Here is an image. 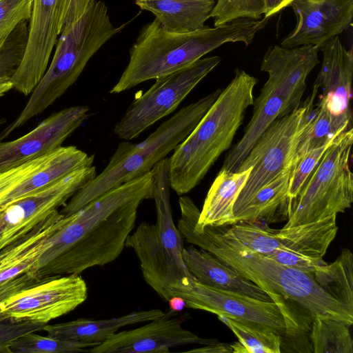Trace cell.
<instances>
[{"label": "cell", "instance_id": "obj_11", "mask_svg": "<svg viewBox=\"0 0 353 353\" xmlns=\"http://www.w3.org/2000/svg\"><path fill=\"white\" fill-rule=\"evenodd\" d=\"M170 299H181L190 308L212 312L230 319L272 330L282 337L285 323L279 307L274 301H265L245 295L213 288L199 282L192 275L168 288Z\"/></svg>", "mask_w": 353, "mask_h": 353}, {"label": "cell", "instance_id": "obj_1", "mask_svg": "<svg viewBox=\"0 0 353 353\" xmlns=\"http://www.w3.org/2000/svg\"><path fill=\"white\" fill-rule=\"evenodd\" d=\"M152 191L150 170L63 216L49 236L50 246L39 259L32 275L41 279L80 274L114 261L134 228L139 206L143 200L152 199Z\"/></svg>", "mask_w": 353, "mask_h": 353}, {"label": "cell", "instance_id": "obj_37", "mask_svg": "<svg viewBox=\"0 0 353 353\" xmlns=\"http://www.w3.org/2000/svg\"><path fill=\"white\" fill-rule=\"evenodd\" d=\"M29 21L21 23L0 51V77H11L22 60L28 39Z\"/></svg>", "mask_w": 353, "mask_h": 353}, {"label": "cell", "instance_id": "obj_34", "mask_svg": "<svg viewBox=\"0 0 353 353\" xmlns=\"http://www.w3.org/2000/svg\"><path fill=\"white\" fill-rule=\"evenodd\" d=\"M99 343L43 336L34 332L25 334L14 339L10 345L11 353H77Z\"/></svg>", "mask_w": 353, "mask_h": 353}, {"label": "cell", "instance_id": "obj_24", "mask_svg": "<svg viewBox=\"0 0 353 353\" xmlns=\"http://www.w3.org/2000/svg\"><path fill=\"white\" fill-rule=\"evenodd\" d=\"M141 10L152 12L161 27L175 33L202 28L210 18L215 0H134Z\"/></svg>", "mask_w": 353, "mask_h": 353}, {"label": "cell", "instance_id": "obj_6", "mask_svg": "<svg viewBox=\"0 0 353 353\" xmlns=\"http://www.w3.org/2000/svg\"><path fill=\"white\" fill-rule=\"evenodd\" d=\"M221 91L218 88L183 107L142 142L121 143L104 170L77 191L60 212L69 216L108 190L150 172L186 139Z\"/></svg>", "mask_w": 353, "mask_h": 353}, {"label": "cell", "instance_id": "obj_45", "mask_svg": "<svg viewBox=\"0 0 353 353\" xmlns=\"http://www.w3.org/2000/svg\"><path fill=\"white\" fill-rule=\"evenodd\" d=\"M12 88L11 77H0V97L5 95Z\"/></svg>", "mask_w": 353, "mask_h": 353}, {"label": "cell", "instance_id": "obj_42", "mask_svg": "<svg viewBox=\"0 0 353 353\" xmlns=\"http://www.w3.org/2000/svg\"><path fill=\"white\" fill-rule=\"evenodd\" d=\"M92 0H66L63 26L79 19Z\"/></svg>", "mask_w": 353, "mask_h": 353}, {"label": "cell", "instance_id": "obj_20", "mask_svg": "<svg viewBox=\"0 0 353 353\" xmlns=\"http://www.w3.org/2000/svg\"><path fill=\"white\" fill-rule=\"evenodd\" d=\"M323 60L314 86L322 91L319 103L333 115L352 118V49L347 50L338 36L319 47Z\"/></svg>", "mask_w": 353, "mask_h": 353}, {"label": "cell", "instance_id": "obj_18", "mask_svg": "<svg viewBox=\"0 0 353 353\" xmlns=\"http://www.w3.org/2000/svg\"><path fill=\"white\" fill-rule=\"evenodd\" d=\"M338 231L336 215L277 230L281 248L266 257L283 265L313 274Z\"/></svg>", "mask_w": 353, "mask_h": 353}, {"label": "cell", "instance_id": "obj_21", "mask_svg": "<svg viewBox=\"0 0 353 353\" xmlns=\"http://www.w3.org/2000/svg\"><path fill=\"white\" fill-rule=\"evenodd\" d=\"M182 257L190 274L203 285L261 301H272L265 290L205 250L192 245L183 247Z\"/></svg>", "mask_w": 353, "mask_h": 353}, {"label": "cell", "instance_id": "obj_40", "mask_svg": "<svg viewBox=\"0 0 353 353\" xmlns=\"http://www.w3.org/2000/svg\"><path fill=\"white\" fill-rule=\"evenodd\" d=\"M42 323L27 320H0V353H11L10 345L18 337L43 330Z\"/></svg>", "mask_w": 353, "mask_h": 353}, {"label": "cell", "instance_id": "obj_7", "mask_svg": "<svg viewBox=\"0 0 353 353\" xmlns=\"http://www.w3.org/2000/svg\"><path fill=\"white\" fill-rule=\"evenodd\" d=\"M319 52L313 45L268 48L261 65L268 80L253 101L252 117L244 134L226 154L221 170L236 172L263 132L278 118L300 106L306 79L319 63Z\"/></svg>", "mask_w": 353, "mask_h": 353}, {"label": "cell", "instance_id": "obj_5", "mask_svg": "<svg viewBox=\"0 0 353 353\" xmlns=\"http://www.w3.org/2000/svg\"><path fill=\"white\" fill-rule=\"evenodd\" d=\"M124 26L113 25L102 0H92L79 19L64 25L49 67L22 111L0 132V141L61 97L77 81L91 57Z\"/></svg>", "mask_w": 353, "mask_h": 353}, {"label": "cell", "instance_id": "obj_29", "mask_svg": "<svg viewBox=\"0 0 353 353\" xmlns=\"http://www.w3.org/2000/svg\"><path fill=\"white\" fill-rule=\"evenodd\" d=\"M317 283L332 297L353 313V255L345 248L328 264L313 273Z\"/></svg>", "mask_w": 353, "mask_h": 353}, {"label": "cell", "instance_id": "obj_44", "mask_svg": "<svg viewBox=\"0 0 353 353\" xmlns=\"http://www.w3.org/2000/svg\"><path fill=\"white\" fill-rule=\"evenodd\" d=\"M188 352L199 353H226L232 352L230 344L216 342L212 344L205 345L203 347H199L187 351Z\"/></svg>", "mask_w": 353, "mask_h": 353}, {"label": "cell", "instance_id": "obj_41", "mask_svg": "<svg viewBox=\"0 0 353 353\" xmlns=\"http://www.w3.org/2000/svg\"><path fill=\"white\" fill-rule=\"evenodd\" d=\"M39 280L27 272L0 283V303L21 289Z\"/></svg>", "mask_w": 353, "mask_h": 353}, {"label": "cell", "instance_id": "obj_38", "mask_svg": "<svg viewBox=\"0 0 353 353\" xmlns=\"http://www.w3.org/2000/svg\"><path fill=\"white\" fill-rule=\"evenodd\" d=\"M33 0H0V51L22 22L30 21Z\"/></svg>", "mask_w": 353, "mask_h": 353}, {"label": "cell", "instance_id": "obj_39", "mask_svg": "<svg viewBox=\"0 0 353 353\" xmlns=\"http://www.w3.org/2000/svg\"><path fill=\"white\" fill-rule=\"evenodd\" d=\"M46 163L44 157L28 161L19 166L0 173V208L8 194L21 181L41 168Z\"/></svg>", "mask_w": 353, "mask_h": 353}, {"label": "cell", "instance_id": "obj_14", "mask_svg": "<svg viewBox=\"0 0 353 353\" xmlns=\"http://www.w3.org/2000/svg\"><path fill=\"white\" fill-rule=\"evenodd\" d=\"M66 0H33L27 43L11 77L12 88L27 96L46 72L63 26Z\"/></svg>", "mask_w": 353, "mask_h": 353}, {"label": "cell", "instance_id": "obj_2", "mask_svg": "<svg viewBox=\"0 0 353 353\" xmlns=\"http://www.w3.org/2000/svg\"><path fill=\"white\" fill-rule=\"evenodd\" d=\"M177 228L182 237L234 268L268 295L278 294L312 318L332 319L351 326L353 313L328 294L313 274L280 264L251 252L226 235L221 227L198 224L200 210L191 199L179 201Z\"/></svg>", "mask_w": 353, "mask_h": 353}, {"label": "cell", "instance_id": "obj_4", "mask_svg": "<svg viewBox=\"0 0 353 353\" xmlns=\"http://www.w3.org/2000/svg\"><path fill=\"white\" fill-rule=\"evenodd\" d=\"M258 80L243 70L235 75L196 126L168 158L170 188L179 196L190 192L230 147L252 105Z\"/></svg>", "mask_w": 353, "mask_h": 353}, {"label": "cell", "instance_id": "obj_23", "mask_svg": "<svg viewBox=\"0 0 353 353\" xmlns=\"http://www.w3.org/2000/svg\"><path fill=\"white\" fill-rule=\"evenodd\" d=\"M163 314L160 309H151L107 319L81 318L62 323L46 324L43 330L47 332L48 336L55 338L100 343L123 327L151 321Z\"/></svg>", "mask_w": 353, "mask_h": 353}, {"label": "cell", "instance_id": "obj_3", "mask_svg": "<svg viewBox=\"0 0 353 353\" xmlns=\"http://www.w3.org/2000/svg\"><path fill=\"white\" fill-rule=\"evenodd\" d=\"M270 19L243 18L214 28L204 26L188 33L168 32L154 19L141 30L130 50L128 63L110 92L119 94L174 72L224 43L243 42L248 46Z\"/></svg>", "mask_w": 353, "mask_h": 353}, {"label": "cell", "instance_id": "obj_9", "mask_svg": "<svg viewBox=\"0 0 353 353\" xmlns=\"http://www.w3.org/2000/svg\"><path fill=\"white\" fill-rule=\"evenodd\" d=\"M314 114L304 103L275 120L257 139L236 170L241 172L251 168L234 204L233 217L257 191L292 163L299 139Z\"/></svg>", "mask_w": 353, "mask_h": 353}, {"label": "cell", "instance_id": "obj_17", "mask_svg": "<svg viewBox=\"0 0 353 353\" xmlns=\"http://www.w3.org/2000/svg\"><path fill=\"white\" fill-rule=\"evenodd\" d=\"M290 6L297 21L294 29L281 41L283 48L320 47L352 23L353 0H293Z\"/></svg>", "mask_w": 353, "mask_h": 353}, {"label": "cell", "instance_id": "obj_10", "mask_svg": "<svg viewBox=\"0 0 353 353\" xmlns=\"http://www.w3.org/2000/svg\"><path fill=\"white\" fill-rule=\"evenodd\" d=\"M218 56L201 58L155 79L154 83L130 105L113 131L129 141L174 112L187 95L221 62Z\"/></svg>", "mask_w": 353, "mask_h": 353}, {"label": "cell", "instance_id": "obj_16", "mask_svg": "<svg viewBox=\"0 0 353 353\" xmlns=\"http://www.w3.org/2000/svg\"><path fill=\"white\" fill-rule=\"evenodd\" d=\"M169 312L143 326L108 336L90 348L91 353H168L176 346L188 344L208 345L218 342L203 339L182 327L185 317Z\"/></svg>", "mask_w": 353, "mask_h": 353}, {"label": "cell", "instance_id": "obj_30", "mask_svg": "<svg viewBox=\"0 0 353 353\" xmlns=\"http://www.w3.org/2000/svg\"><path fill=\"white\" fill-rule=\"evenodd\" d=\"M351 128V117L334 116L319 103L299 139L294 159L310 150L329 143L339 132Z\"/></svg>", "mask_w": 353, "mask_h": 353}, {"label": "cell", "instance_id": "obj_19", "mask_svg": "<svg viewBox=\"0 0 353 353\" xmlns=\"http://www.w3.org/2000/svg\"><path fill=\"white\" fill-rule=\"evenodd\" d=\"M125 247L135 252L145 281L165 301H169V287L192 274L169 254L159 237L155 224L143 222L130 234Z\"/></svg>", "mask_w": 353, "mask_h": 353}, {"label": "cell", "instance_id": "obj_26", "mask_svg": "<svg viewBox=\"0 0 353 353\" xmlns=\"http://www.w3.org/2000/svg\"><path fill=\"white\" fill-rule=\"evenodd\" d=\"M93 161V155H88L73 145H61L54 150L51 159L43 167L14 188L1 208L44 188L77 169L92 166Z\"/></svg>", "mask_w": 353, "mask_h": 353}, {"label": "cell", "instance_id": "obj_33", "mask_svg": "<svg viewBox=\"0 0 353 353\" xmlns=\"http://www.w3.org/2000/svg\"><path fill=\"white\" fill-rule=\"evenodd\" d=\"M237 336L245 353H280L282 336L224 316H217Z\"/></svg>", "mask_w": 353, "mask_h": 353}, {"label": "cell", "instance_id": "obj_13", "mask_svg": "<svg viewBox=\"0 0 353 353\" xmlns=\"http://www.w3.org/2000/svg\"><path fill=\"white\" fill-rule=\"evenodd\" d=\"M96 175L93 165L77 169L0 208L5 221L0 233V252L28 235Z\"/></svg>", "mask_w": 353, "mask_h": 353}, {"label": "cell", "instance_id": "obj_25", "mask_svg": "<svg viewBox=\"0 0 353 353\" xmlns=\"http://www.w3.org/2000/svg\"><path fill=\"white\" fill-rule=\"evenodd\" d=\"M250 171L251 168L241 172L219 171L200 210L199 225L216 227L232 225V208Z\"/></svg>", "mask_w": 353, "mask_h": 353}, {"label": "cell", "instance_id": "obj_35", "mask_svg": "<svg viewBox=\"0 0 353 353\" xmlns=\"http://www.w3.org/2000/svg\"><path fill=\"white\" fill-rule=\"evenodd\" d=\"M263 14V0H216L210 17L217 26L243 18L259 20Z\"/></svg>", "mask_w": 353, "mask_h": 353}, {"label": "cell", "instance_id": "obj_43", "mask_svg": "<svg viewBox=\"0 0 353 353\" xmlns=\"http://www.w3.org/2000/svg\"><path fill=\"white\" fill-rule=\"evenodd\" d=\"M293 0H263L264 17H271L291 4Z\"/></svg>", "mask_w": 353, "mask_h": 353}, {"label": "cell", "instance_id": "obj_22", "mask_svg": "<svg viewBox=\"0 0 353 353\" xmlns=\"http://www.w3.org/2000/svg\"><path fill=\"white\" fill-rule=\"evenodd\" d=\"M63 216L57 210L28 235L0 252V283L27 272L32 275L39 259L50 246L49 236L58 228Z\"/></svg>", "mask_w": 353, "mask_h": 353}, {"label": "cell", "instance_id": "obj_28", "mask_svg": "<svg viewBox=\"0 0 353 353\" xmlns=\"http://www.w3.org/2000/svg\"><path fill=\"white\" fill-rule=\"evenodd\" d=\"M292 163L276 177L257 191L247 204L233 217V223L264 220L276 221L279 212L287 217L290 209L288 196Z\"/></svg>", "mask_w": 353, "mask_h": 353}, {"label": "cell", "instance_id": "obj_46", "mask_svg": "<svg viewBox=\"0 0 353 353\" xmlns=\"http://www.w3.org/2000/svg\"><path fill=\"white\" fill-rule=\"evenodd\" d=\"M168 302L170 303V309L174 312L181 310L182 307L185 305V302L181 299L176 296L172 297Z\"/></svg>", "mask_w": 353, "mask_h": 353}, {"label": "cell", "instance_id": "obj_36", "mask_svg": "<svg viewBox=\"0 0 353 353\" xmlns=\"http://www.w3.org/2000/svg\"><path fill=\"white\" fill-rule=\"evenodd\" d=\"M332 139L329 143L310 150L294 159L288 191L290 209L307 178L321 159Z\"/></svg>", "mask_w": 353, "mask_h": 353}, {"label": "cell", "instance_id": "obj_12", "mask_svg": "<svg viewBox=\"0 0 353 353\" xmlns=\"http://www.w3.org/2000/svg\"><path fill=\"white\" fill-rule=\"evenodd\" d=\"M87 296V285L80 274L44 277L3 301L0 320L48 323L74 310Z\"/></svg>", "mask_w": 353, "mask_h": 353}, {"label": "cell", "instance_id": "obj_27", "mask_svg": "<svg viewBox=\"0 0 353 353\" xmlns=\"http://www.w3.org/2000/svg\"><path fill=\"white\" fill-rule=\"evenodd\" d=\"M153 179L152 199L154 201L157 233L162 245L172 259L186 268L182 257V236L174 225L170 203L168 157L157 163L151 170Z\"/></svg>", "mask_w": 353, "mask_h": 353}, {"label": "cell", "instance_id": "obj_8", "mask_svg": "<svg viewBox=\"0 0 353 353\" xmlns=\"http://www.w3.org/2000/svg\"><path fill=\"white\" fill-rule=\"evenodd\" d=\"M352 144V128L334 136L292 203L283 228L337 215L350 208L353 202Z\"/></svg>", "mask_w": 353, "mask_h": 353}, {"label": "cell", "instance_id": "obj_32", "mask_svg": "<svg viewBox=\"0 0 353 353\" xmlns=\"http://www.w3.org/2000/svg\"><path fill=\"white\" fill-rule=\"evenodd\" d=\"M221 226L224 233L245 249L265 256L281 248L277 230L256 223L243 221Z\"/></svg>", "mask_w": 353, "mask_h": 353}, {"label": "cell", "instance_id": "obj_15", "mask_svg": "<svg viewBox=\"0 0 353 353\" xmlns=\"http://www.w3.org/2000/svg\"><path fill=\"white\" fill-rule=\"evenodd\" d=\"M85 105L54 112L36 128L10 141H0V173L49 154L61 147L90 115Z\"/></svg>", "mask_w": 353, "mask_h": 353}, {"label": "cell", "instance_id": "obj_31", "mask_svg": "<svg viewBox=\"0 0 353 353\" xmlns=\"http://www.w3.org/2000/svg\"><path fill=\"white\" fill-rule=\"evenodd\" d=\"M349 327L340 321L315 317L310 334L313 352L353 353Z\"/></svg>", "mask_w": 353, "mask_h": 353}]
</instances>
